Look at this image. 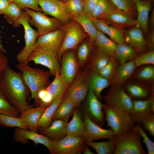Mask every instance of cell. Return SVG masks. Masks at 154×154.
I'll return each instance as SVG.
<instances>
[{"label":"cell","instance_id":"1","mask_svg":"<svg viewBox=\"0 0 154 154\" xmlns=\"http://www.w3.org/2000/svg\"><path fill=\"white\" fill-rule=\"evenodd\" d=\"M0 87L11 105L20 113L31 107L29 104V88L21 72L8 65L0 74Z\"/></svg>","mask_w":154,"mask_h":154},{"label":"cell","instance_id":"2","mask_svg":"<svg viewBox=\"0 0 154 154\" xmlns=\"http://www.w3.org/2000/svg\"><path fill=\"white\" fill-rule=\"evenodd\" d=\"M16 67L21 71L24 82L30 91V100L34 99L35 104L38 106V93L50 84L49 78L51 73L49 71L31 67L27 61L19 63Z\"/></svg>","mask_w":154,"mask_h":154},{"label":"cell","instance_id":"3","mask_svg":"<svg viewBox=\"0 0 154 154\" xmlns=\"http://www.w3.org/2000/svg\"><path fill=\"white\" fill-rule=\"evenodd\" d=\"M107 127H109L118 137L133 128L135 123L129 114L116 108L103 104Z\"/></svg>","mask_w":154,"mask_h":154},{"label":"cell","instance_id":"4","mask_svg":"<svg viewBox=\"0 0 154 154\" xmlns=\"http://www.w3.org/2000/svg\"><path fill=\"white\" fill-rule=\"evenodd\" d=\"M64 31V35L61 47L57 52L59 61L62 54L69 50H76L79 44L88 35L81 26L74 20H71L60 27Z\"/></svg>","mask_w":154,"mask_h":154},{"label":"cell","instance_id":"5","mask_svg":"<svg viewBox=\"0 0 154 154\" xmlns=\"http://www.w3.org/2000/svg\"><path fill=\"white\" fill-rule=\"evenodd\" d=\"M114 154H146L141 143L140 134L133 127L117 137Z\"/></svg>","mask_w":154,"mask_h":154},{"label":"cell","instance_id":"6","mask_svg":"<svg viewBox=\"0 0 154 154\" xmlns=\"http://www.w3.org/2000/svg\"><path fill=\"white\" fill-rule=\"evenodd\" d=\"M30 16L23 9L22 14L18 20L17 28L22 25L24 28L25 46L16 56V60L19 63L26 61L28 56L35 49L37 39L39 36L38 31L31 26L29 22Z\"/></svg>","mask_w":154,"mask_h":154},{"label":"cell","instance_id":"7","mask_svg":"<svg viewBox=\"0 0 154 154\" xmlns=\"http://www.w3.org/2000/svg\"><path fill=\"white\" fill-rule=\"evenodd\" d=\"M13 138L15 142H20L24 144L28 143V140H31L36 145L40 144L44 146L50 153L55 154L57 142L50 140L37 131L16 127L14 131Z\"/></svg>","mask_w":154,"mask_h":154},{"label":"cell","instance_id":"8","mask_svg":"<svg viewBox=\"0 0 154 154\" xmlns=\"http://www.w3.org/2000/svg\"><path fill=\"white\" fill-rule=\"evenodd\" d=\"M26 61H33L47 68L52 75L55 76L60 73V65L57 53L53 51L38 48H35L28 56Z\"/></svg>","mask_w":154,"mask_h":154},{"label":"cell","instance_id":"9","mask_svg":"<svg viewBox=\"0 0 154 154\" xmlns=\"http://www.w3.org/2000/svg\"><path fill=\"white\" fill-rule=\"evenodd\" d=\"M23 9L30 16L29 22L37 27L39 36L57 30L63 25L56 19L48 17L43 13L27 8Z\"/></svg>","mask_w":154,"mask_h":154},{"label":"cell","instance_id":"10","mask_svg":"<svg viewBox=\"0 0 154 154\" xmlns=\"http://www.w3.org/2000/svg\"><path fill=\"white\" fill-rule=\"evenodd\" d=\"M104 98L109 106L128 114L131 110L133 100L121 86L112 85Z\"/></svg>","mask_w":154,"mask_h":154},{"label":"cell","instance_id":"11","mask_svg":"<svg viewBox=\"0 0 154 154\" xmlns=\"http://www.w3.org/2000/svg\"><path fill=\"white\" fill-rule=\"evenodd\" d=\"M74 50H69L62 55L60 74L66 84L69 87L78 73L79 67Z\"/></svg>","mask_w":154,"mask_h":154},{"label":"cell","instance_id":"12","mask_svg":"<svg viewBox=\"0 0 154 154\" xmlns=\"http://www.w3.org/2000/svg\"><path fill=\"white\" fill-rule=\"evenodd\" d=\"M89 88L87 75L84 72H78L67 89L66 96L77 107L85 98Z\"/></svg>","mask_w":154,"mask_h":154},{"label":"cell","instance_id":"13","mask_svg":"<svg viewBox=\"0 0 154 154\" xmlns=\"http://www.w3.org/2000/svg\"><path fill=\"white\" fill-rule=\"evenodd\" d=\"M87 95L86 112L93 121L102 127L106 122L104 104L99 101L91 88H89Z\"/></svg>","mask_w":154,"mask_h":154},{"label":"cell","instance_id":"14","mask_svg":"<svg viewBox=\"0 0 154 154\" xmlns=\"http://www.w3.org/2000/svg\"><path fill=\"white\" fill-rule=\"evenodd\" d=\"M38 3L44 14L52 16L63 25L71 20L65 9L64 3L59 0H38Z\"/></svg>","mask_w":154,"mask_h":154},{"label":"cell","instance_id":"15","mask_svg":"<svg viewBox=\"0 0 154 154\" xmlns=\"http://www.w3.org/2000/svg\"><path fill=\"white\" fill-rule=\"evenodd\" d=\"M84 121L85 125V131L83 137L85 142L94 141L104 139H109L116 136L111 129H104L93 121L85 112Z\"/></svg>","mask_w":154,"mask_h":154},{"label":"cell","instance_id":"16","mask_svg":"<svg viewBox=\"0 0 154 154\" xmlns=\"http://www.w3.org/2000/svg\"><path fill=\"white\" fill-rule=\"evenodd\" d=\"M64 31L61 28L55 31L40 35L36 42L35 48H40L57 53L61 46Z\"/></svg>","mask_w":154,"mask_h":154},{"label":"cell","instance_id":"17","mask_svg":"<svg viewBox=\"0 0 154 154\" xmlns=\"http://www.w3.org/2000/svg\"><path fill=\"white\" fill-rule=\"evenodd\" d=\"M83 137H77L67 134L57 142L56 154H80L85 145Z\"/></svg>","mask_w":154,"mask_h":154},{"label":"cell","instance_id":"18","mask_svg":"<svg viewBox=\"0 0 154 154\" xmlns=\"http://www.w3.org/2000/svg\"><path fill=\"white\" fill-rule=\"evenodd\" d=\"M154 114L153 95L144 100H133V106L129 113L132 120L135 123H141L146 117Z\"/></svg>","mask_w":154,"mask_h":154},{"label":"cell","instance_id":"19","mask_svg":"<svg viewBox=\"0 0 154 154\" xmlns=\"http://www.w3.org/2000/svg\"><path fill=\"white\" fill-rule=\"evenodd\" d=\"M102 20L109 25L122 29L137 25L135 19L118 9L107 15Z\"/></svg>","mask_w":154,"mask_h":154},{"label":"cell","instance_id":"20","mask_svg":"<svg viewBox=\"0 0 154 154\" xmlns=\"http://www.w3.org/2000/svg\"><path fill=\"white\" fill-rule=\"evenodd\" d=\"M141 29L135 26L124 32V42L133 47L137 52L143 53L147 46Z\"/></svg>","mask_w":154,"mask_h":154},{"label":"cell","instance_id":"21","mask_svg":"<svg viewBox=\"0 0 154 154\" xmlns=\"http://www.w3.org/2000/svg\"><path fill=\"white\" fill-rule=\"evenodd\" d=\"M136 8L137 25L145 34L148 33L149 15L152 8V0H134Z\"/></svg>","mask_w":154,"mask_h":154},{"label":"cell","instance_id":"22","mask_svg":"<svg viewBox=\"0 0 154 154\" xmlns=\"http://www.w3.org/2000/svg\"><path fill=\"white\" fill-rule=\"evenodd\" d=\"M68 122L60 119L52 121L48 127L40 129L41 134L50 140L57 142L62 139L66 135V127Z\"/></svg>","mask_w":154,"mask_h":154},{"label":"cell","instance_id":"23","mask_svg":"<svg viewBox=\"0 0 154 154\" xmlns=\"http://www.w3.org/2000/svg\"><path fill=\"white\" fill-rule=\"evenodd\" d=\"M92 19L97 29L108 35L116 44L124 42V31L123 29L109 25L101 19L93 18Z\"/></svg>","mask_w":154,"mask_h":154},{"label":"cell","instance_id":"24","mask_svg":"<svg viewBox=\"0 0 154 154\" xmlns=\"http://www.w3.org/2000/svg\"><path fill=\"white\" fill-rule=\"evenodd\" d=\"M70 19L77 22L89 36L90 42L93 43L95 40L97 30L92 17L85 11L70 16Z\"/></svg>","mask_w":154,"mask_h":154},{"label":"cell","instance_id":"25","mask_svg":"<svg viewBox=\"0 0 154 154\" xmlns=\"http://www.w3.org/2000/svg\"><path fill=\"white\" fill-rule=\"evenodd\" d=\"M47 107L42 105L35 108L31 107L21 113L20 116L25 120L28 129L37 131L38 121Z\"/></svg>","mask_w":154,"mask_h":154},{"label":"cell","instance_id":"26","mask_svg":"<svg viewBox=\"0 0 154 154\" xmlns=\"http://www.w3.org/2000/svg\"><path fill=\"white\" fill-rule=\"evenodd\" d=\"M76 107L73 112L72 118L66 125L67 134L83 137L85 131V125L80 111Z\"/></svg>","mask_w":154,"mask_h":154},{"label":"cell","instance_id":"27","mask_svg":"<svg viewBox=\"0 0 154 154\" xmlns=\"http://www.w3.org/2000/svg\"><path fill=\"white\" fill-rule=\"evenodd\" d=\"M87 76L89 88L92 90L98 99H100L102 92L109 86L110 82L95 71L92 70L89 76Z\"/></svg>","mask_w":154,"mask_h":154},{"label":"cell","instance_id":"28","mask_svg":"<svg viewBox=\"0 0 154 154\" xmlns=\"http://www.w3.org/2000/svg\"><path fill=\"white\" fill-rule=\"evenodd\" d=\"M136 67L133 60L121 64L117 68L111 82L112 85L121 86L130 77Z\"/></svg>","mask_w":154,"mask_h":154},{"label":"cell","instance_id":"29","mask_svg":"<svg viewBox=\"0 0 154 154\" xmlns=\"http://www.w3.org/2000/svg\"><path fill=\"white\" fill-rule=\"evenodd\" d=\"M76 107L72 101L66 96L57 108L52 117V121L60 119L68 122Z\"/></svg>","mask_w":154,"mask_h":154},{"label":"cell","instance_id":"30","mask_svg":"<svg viewBox=\"0 0 154 154\" xmlns=\"http://www.w3.org/2000/svg\"><path fill=\"white\" fill-rule=\"evenodd\" d=\"M137 53L133 47L124 42L117 44L114 55L121 64L133 60Z\"/></svg>","mask_w":154,"mask_h":154},{"label":"cell","instance_id":"31","mask_svg":"<svg viewBox=\"0 0 154 154\" xmlns=\"http://www.w3.org/2000/svg\"><path fill=\"white\" fill-rule=\"evenodd\" d=\"M64 98L63 96L54 100L46 108L38 121V130L41 128L47 127L51 124L52 121L53 115Z\"/></svg>","mask_w":154,"mask_h":154},{"label":"cell","instance_id":"32","mask_svg":"<svg viewBox=\"0 0 154 154\" xmlns=\"http://www.w3.org/2000/svg\"><path fill=\"white\" fill-rule=\"evenodd\" d=\"M94 42L97 48L103 52L110 56L114 54L117 44L98 30Z\"/></svg>","mask_w":154,"mask_h":154},{"label":"cell","instance_id":"33","mask_svg":"<svg viewBox=\"0 0 154 154\" xmlns=\"http://www.w3.org/2000/svg\"><path fill=\"white\" fill-rule=\"evenodd\" d=\"M117 140L116 136L106 141L85 142V144L92 148L98 154H112L116 149Z\"/></svg>","mask_w":154,"mask_h":154},{"label":"cell","instance_id":"34","mask_svg":"<svg viewBox=\"0 0 154 154\" xmlns=\"http://www.w3.org/2000/svg\"><path fill=\"white\" fill-rule=\"evenodd\" d=\"M54 77L53 81L46 88L48 93L54 100L64 96L68 88L60 74H56Z\"/></svg>","mask_w":154,"mask_h":154},{"label":"cell","instance_id":"35","mask_svg":"<svg viewBox=\"0 0 154 154\" xmlns=\"http://www.w3.org/2000/svg\"><path fill=\"white\" fill-rule=\"evenodd\" d=\"M125 90L133 100H146L153 95L149 89L136 84H128Z\"/></svg>","mask_w":154,"mask_h":154},{"label":"cell","instance_id":"36","mask_svg":"<svg viewBox=\"0 0 154 154\" xmlns=\"http://www.w3.org/2000/svg\"><path fill=\"white\" fill-rule=\"evenodd\" d=\"M0 125L5 128L15 127L28 129L27 125L22 117L3 113H0Z\"/></svg>","mask_w":154,"mask_h":154},{"label":"cell","instance_id":"37","mask_svg":"<svg viewBox=\"0 0 154 154\" xmlns=\"http://www.w3.org/2000/svg\"><path fill=\"white\" fill-rule=\"evenodd\" d=\"M117 9L109 0H99L91 17L93 18L102 19Z\"/></svg>","mask_w":154,"mask_h":154},{"label":"cell","instance_id":"38","mask_svg":"<svg viewBox=\"0 0 154 154\" xmlns=\"http://www.w3.org/2000/svg\"><path fill=\"white\" fill-rule=\"evenodd\" d=\"M110 57L97 48L92 57L90 66L92 70L98 72L106 64Z\"/></svg>","mask_w":154,"mask_h":154},{"label":"cell","instance_id":"39","mask_svg":"<svg viewBox=\"0 0 154 154\" xmlns=\"http://www.w3.org/2000/svg\"><path fill=\"white\" fill-rule=\"evenodd\" d=\"M23 9L16 3L11 2L4 13L6 21L15 27L22 13Z\"/></svg>","mask_w":154,"mask_h":154},{"label":"cell","instance_id":"40","mask_svg":"<svg viewBox=\"0 0 154 154\" xmlns=\"http://www.w3.org/2000/svg\"><path fill=\"white\" fill-rule=\"evenodd\" d=\"M92 43L89 42H81L77 47L76 56L79 66L83 67L86 64L89 58Z\"/></svg>","mask_w":154,"mask_h":154},{"label":"cell","instance_id":"41","mask_svg":"<svg viewBox=\"0 0 154 154\" xmlns=\"http://www.w3.org/2000/svg\"><path fill=\"white\" fill-rule=\"evenodd\" d=\"M118 9L122 11L135 19L137 11L134 0H109Z\"/></svg>","mask_w":154,"mask_h":154},{"label":"cell","instance_id":"42","mask_svg":"<svg viewBox=\"0 0 154 154\" xmlns=\"http://www.w3.org/2000/svg\"><path fill=\"white\" fill-rule=\"evenodd\" d=\"M117 60L113 54L106 64L98 72L102 77L112 82L117 68Z\"/></svg>","mask_w":154,"mask_h":154},{"label":"cell","instance_id":"43","mask_svg":"<svg viewBox=\"0 0 154 154\" xmlns=\"http://www.w3.org/2000/svg\"><path fill=\"white\" fill-rule=\"evenodd\" d=\"M0 113L18 117L20 113L10 104L0 87Z\"/></svg>","mask_w":154,"mask_h":154},{"label":"cell","instance_id":"44","mask_svg":"<svg viewBox=\"0 0 154 154\" xmlns=\"http://www.w3.org/2000/svg\"><path fill=\"white\" fill-rule=\"evenodd\" d=\"M64 3L65 9L70 16L85 11L82 0H70Z\"/></svg>","mask_w":154,"mask_h":154},{"label":"cell","instance_id":"45","mask_svg":"<svg viewBox=\"0 0 154 154\" xmlns=\"http://www.w3.org/2000/svg\"><path fill=\"white\" fill-rule=\"evenodd\" d=\"M133 129L140 134L143 139V142L146 147L148 154H154V142L149 137L139 123H136L133 127Z\"/></svg>","mask_w":154,"mask_h":154},{"label":"cell","instance_id":"46","mask_svg":"<svg viewBox=\"0 0 154 154\" xmlns=\"http://www.w3.org/2000/svg\"><path fill=\"white\" fill-rule=\"evenodd\" d=\"M137 67L145 64H154V51L153 50L137 55L133 60Z\"/></svg>","mask_w":154,"mask_h":154},{"label":"cell","instance_id":"47","mask_svg":"<svg viewBox=\"0 0 154 154\" xmlns=\"http://www.w3.org/2000/svg\"><path fill=\"white\" fill-rule=\"evenodd\" d=\"M11 2L18 5L23 9L27 8L32 9L37 12L43 13L39 7L38 0H10Z\"/></svg>","mask_w":154,"mask_h":154},{"label":"cell","instance_id":"48","mask_svg":"<svg viewBox=\"0 0 154 154\" xmlns=\"http://www.w3.org/2000/svg\"><path fill=\"white\" fill-rule=\"evenodd\" d=\"M143 128L147 131L152 137L154 136V114H151L145 118L141 122Z\"/></svg>","mask_w":154,"mask_h":154},{"label":"cell","instance_id":"49","mask_svg":"<svg viewBox=\"0 0 154 154\" xmlns=\"http://www.w3.org/2000/svg\"><path fill=\"white\" fill-rule=\"evenodd\" d=\"M137 77L140 79L149 80L154 78V68L152 66H147L141 70L138 74Z\"/></svg>","mask_w":154,"mask_h":154},{"label":"cell","instance_id":"50","mask_svg":"<svg viewBox=\"0 0 154 154\" xmlns=\"http://www.w3.org/2000/svg\"><path fill=\"white\" fill-rule=\"evenodd\" d=\"M85 12L91 17L99 0H82Z\"/></svg>","mask_w":154,"mask_h":154},{"label":"cell","instance_id":"51","mask_svg":"<svg viewBox=\"0 0 154 154\" xmlns=\"http://www.w3.org/2000/svg\"><path fill=\"white\" fill-rule=\"evenodd\" d=\"M8 62L7 56L0 51V74L8 65Z\"/></svg>","mask_w":154,"mask_h":154},{"label":"cell","instance_id":"52","mask_svg":"<svg viewBox=\"0 0 154 154\" xmlns=\"http://www.w3.org/2000/svg\"><path fill=\"white\" fill-rule=\"evenodd\" d=\"M147 46L150 49V50H153L154 45V32L152 30L148 35L147 40L146 41Z\"/></svg>","mask_w":154,"mask_h":154},{"label":"cell","instance_id":"53","mask_svg":"<svg viewBox=\"0 0 154 154\" xmlns=\"http://www.w3.org/2000/svg\"><path fill=\"white\" fill-rule=\"evenodd\" d=\"M11 2L10 0H0V14H4Z\"/></svg>","mask_w":154,"mask_h":154},{"label":"cell","instance_id":"54","mask_svg":"<svg viewBox=\"0 0 154 154\" xmlns=\"http://www.w3.org/2000/svg\"><path fill=\"white\" fill-rule=\"evenodd\" d=\"M83 147L82 152L84 154H94L95 153L93 152L88 147V146L86 145Z\"/></svg>","mask_w":154,"mask_h":154},{"label":"cell","instance_id":"55","mask_svg":"<svg viewBox=\"0 0 154 154\" xmlns=\"http://www.w3.org/2000/svg\"><path fill=\"white\" fill-rule=\"evenodd\" d=\"M151 14V19L150 20V29H151L152 30H153V29L154 27V12L153 11V12H152Z\"/></svg>","mask_w":154,"mask_h":154},{"label":"cell","instance_id":"56","mask_svg":"<svg viewBox=\"0 0 154 154\" xmlns=\"http://www.w3.org/2000/svg\"><path fill=\"white\" fill-rule=\"evenodd\" d=\"M0 51L4 54H6L7 51L6 49L4 48L3 45L1 44L0 40Z\"/></svg>","mask_w":154,"mask_h":154},{"label":"cell","instance_id":"57","mask_svg":"<svg viewBox=\"0 0 154 154\" xmlns=\"http://www.w3.org/2000/svg\"><path fill=\"white\" fill-rule=\"evenodd\" d=\"M59 0L64 3L67 2V1L70 0Z\"/></svg>","mask_w":154,"mask_h":154},{"label":"cell","instance_id":"58","mask_svg":"<svg viewBox=\"0 0 154 154\" xmlns=\"http://www.w3.org/2000/svg\"><path fill=\"white\" fill-rule=\"evenodd\" d=\"M143 0L147 1V0Z\"/></svg>","mask_w":154,"mask_h":154}]
</instances>
